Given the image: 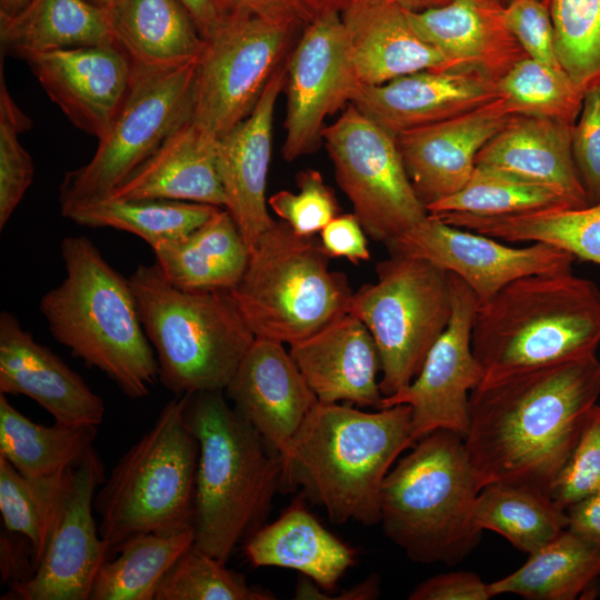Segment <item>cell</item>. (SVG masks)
<instances>
[{"label":"cell","mask_w":600,"mask_h":600,"mask_svg":"<svg viewBox=\"0 0 600 600\" xmlns=\"http://www.w3.org/2000/svg\"><path fill=\"white\" fill-rule=\"evenodd\" d=\"M599 396L596 354L478 384L463 440L481 489L503 483L550 496Z\"/></svg>","instance_id":"6da1fadb"},{"label":"cell","mask_w":600,"mask_h":600,"mask_svg":"<svg viewBox=\"0 0 600 600\" xmlns=\"http://www.w3.org/2000/svg\"><path fill=\"white\" fill-rule=\"evenodd\" d=\"M413 443L408 404L368 412L318 402L281 457L282 489L300 487L334 524L379 523L382 482Z\"/></svg>","instance_id":"7a4b0ae2"},{"label":"cell","mask_w":600,"mask_h":600,"mask_svg":"<svg viewBox=\"0 0 600 600\" xmlns=\"http://www.w3.org/2000/svg\"><path fill=\"white\" fill-rule=\"evenodd\" d=\"M222 391L188 393L186 412L199 442L193 544L227 564L264 524L282 489L283 462Z\"/></svg>","instance_id":"3957f363"},{"label":"cell","mask_w":600,"mask_h":600,"mask_svg":"<svg viewBox=\"0 0 600 600\" xmlns=\"http://www.w3.org/2000/svg\"><path fill=\"white\" fill-rule=\"evenodd\" d=\"M60 249L66 277L39 304L52 337L127 397L148 396L159 368L129 279L87 237H66Z\"/></svg>","instance_id":"277c9868"},{"label":"cell","mask_w":600,"mask_h":600,"mask_svg":"<svg viewBox=\"0 0 600 600\" xmlns=\"http://www.w3.org/2000/svg\"><path fill=\"white\" fill-rule=\"evenodd\" d=\"M599 343L600 289L572 271L510 282L478 306L471 333L480 383L593 356Z\"/></svg>","instance_id":"5b68a950"},{"label":"cell","mask_w":600,"mask_h":600,"mask_svg":"<svg viewBox=\"0 0 600 600\" xmlns=\"http://www.w3.org/2000/svg\"><path fill=\"white\" fill-rule=\"evenodd\" d=\"M480 490L463 437L443 429L428 433L382 482L383 532L414 562L457 563L480 540L472 519Z\"/></svg>","instance_id":"8992f818"},{"label":"cell","mask_w":600,"mask_h":600,"mask_svg":"<svg viewBox=\"0 0 600 600\" xmlns=\"http://www.w3.org/2000/svg\"><path fill=\"white\" fill-rule=\"evenodd\" d=\"M129 282L162 386L176 396L224 390L256 339L231 291L178 288L156 262Z\"/></svg>","instance_id":"52a82bcc"},{"label":"cell","mask_w":600,"mask_h":600,"mask_svg":"<svg viewBox=\"0 0 600 600\" xmlns=\"http://www.w3.org/2000/svg\"><path fill=\"white\" fill-rule=\"evenodd\" d=\"M187 401L188 394H181L166 403L96 493L98 530L113 552L137 534L193 528L199 442Z\"/></svg>","instance_id":"ba28073f"},{"label":"cell","mask_w":600,"mask_h":600,"mask_svg":"<svg viewBox=\"0 0 600 600\" xmlns=\"http://www.w3.org/2000/svg\"><path fill=\"white\" fill-rule=\"evenodd\" d=\"M314 236L274 223L250 250L231 293L256 338L293 344L349 313L353 292Z\"/></svg>","instance_id":"9c48e42d"},{"label":"cell","mask_w":600,"mask_h":600,"mask_svg":"<svg viewBox=\"0 0 600 600\" xmlns=\"http://www.w3.org/2000/svg\"><path fill=\"white\" fill-rule=\"evenodd\" d=\"M376 271L374 283L353 292L349 313L374 340L380 391L390 397L413 381L448 328L452 294L448 272L420 258L390 254Z\"/></svg>","instance_id":"30bf717a"},{"label":"cell","mask_w":600,"mask_h":600,"mask_svg":"<svg viewBox=\"0 0 600 600\" xmlns=\"http://www.w3.org/2000/svg\"><path fill=\"white\" fill-rule=\"evenodd\" d=\"M198 60L170 68L134 64L129 93L91 160L66 173L61 210L108 198L192 118Z\"/></svg>","instance_id":"8fae6325"},{"label":"cell","mask_w":600,"mask_h":600,"mask_svg":"<svg viewBox=\"0 0 600 600\" xmlns=\"http://www.w3.org/2000/svg\"><path fill=\"white\" fill-rule=\"evenodd\" d=\"M303 28L236 9L198 60L192 119L218 138L254 109Z\"/></svg>","instance_id":"7c38bea8"},{"label":"cell","mask_w":600,"mask_h":600,"mask_svg":"<svg viewBox=\"0 0 600 600\" xmlns=\"http://www.w3.org/2000/svg\"><path fill=\"white\" fill-rule=\"evenodd\" d=\"M322 139L336 179L364 232L384 246L429 212L406 172L396 137L349 103Z\"/></svg>","instance_id":"4fadbf2b"},{"label":"cell","mask_w":600,"mask_h":600,"mask_svg":"<svg viewBox=\"0 0 600 600\" xmlns=\"http://www.w3.org/2000/svg\"><path fill=\"white\" fill-rule=\"evenodd\" d=\"M361 86L341 12L322 11L302 29L288 57L284 160L313 152L322 139L324 119L350 103Z\"/></svg>","instance_id":"5bb4252c"},{"label":"cell","mask_w":600,"mask_h":600,"mask_svg":"<svg viewBox=\"0 0 600 600\" xmlns=\"http://www.w3.org/2000/svg\"><path fill=\"white\" fill-rule=\"evenodd\" d=\"M448 274L452 294L448 328L429 351L413 381L394 394L383 397L379 406V409L396 404L411 408L413 442L439 429L464 438L470 423L469 391L483 378V370L471 348L479 306L477 298L461 278L451 272Z\"/></svg>","instance_id":"9a60e30c"},{"label":"cell","mask_w":600,"mask_h":600,"mask_svg":"<svg viewBox=\"0 0 600 600\" xmlns=\"http://www.w3.org/2000/svg\"><path fill=\"white\" fill-rule=\"evenodd\" d=\"M104 467L93 447L71 469L46 553L33 576L9 587L4 600H89L94 579L112 549L93 519Z\"/></svg>","instance_id":"2e32d148"},{"label":"cell","mask_w":600,"mask_h":600,"mask_svg":"<svg viewBox=\"0 0 600 600\" xmlns=\"http://www.w3.org/2000/svg\"><path fill=\"white\" fill-rule=\"evenodd\" d=\"M386 247L390 254L420 258L457 274L470 287L479 306L519 278L571 271L576 260L571 253L546 243L510 247L430 213Z\"/></svg>","instance_id":"e0dca14e"},{"label":"cell","mask_w":600,"mask_h":600,"mask_svg":"<svg viewBox=\"0 0 600 600\" xmlns=\"http://www.w3.org/2000/svg\"><path fill=\"white\" fill-rule=\"evenodd\" d=\"M26 61L69 121L98 140L118 116L134 73L132 60L116 43L48 51Z\"/></svg>","instance_id":"ac0fdd59"},{"label":"cell","mask_w":600,"mask_h":600,"mask_svg":"<svg viewBox=\"0 0 600 600\" xmlns=\"http://www.w3.org/2000/svg\"><path fill=\"white\" fill-rule=\"evenodd\" d=\"M511 116L498 98L457 117L396 136L408 178L426 208L467 183L478 152Z\"/></svg>","instance_id":"d6986e66"},{"label":"cell","mask_w":600,"mask_h":600,"mask_svg":"<svg viewBox=\"0 0 600 600\" xmlns=\"http://www.w3.org/2000/svg\"><path fill=\"white\" fill-rule=\"evenodd\" d=\"M282 344L256 338L224 389L236 411L281 457L319 402Z\"/></svg>","instance_id":"ffe728a7"},{"label":"cell","mask_w":600,"mask_h":600,"mask_svg":"<svg viewBox=\"0 0 600 600\" xmlns=\"http://www.w3.org/2000/svg\"><path fill=\"white\" fill-rule=\"evenodd\" d=\"M0 393L29 397L61 424L98 427L106 413L82 377L8 311L0 314Z\"/></svg>","instance_id":"44dd1931"},{"label":"cell","mask_w":600,"mask_h":600,"mask_svg":"<svg viewBox=\"0 0 600 600\" xmlns=\"http://www.w3.org/2000/svg\"><path fill=\"white\" fill-rule=\"evenodd\" d=\"M287 60L274 72L251 113L219 138L218 169L224 209L251 250L274 223L268 212L266 188L272 150L277 99L287 79Z\"/></svg>","instance_id":"7402d4cb"},{"label":"cell","mask_w":600,"mask_h":600,"mask_svg":"<svg viewBox=\"0 0 600 600\" xmlns=\"http://www.w3.org/2000/svg\"><path fill=\"white\" fill-rule=\"evenodd\" d=\"M498 98L497 82L479 73L423 70L382 84L361 86L350 103L396 137Z\"/></svg>","instance_id":"603a6c76"},{"label":"cell","mask_w":600,"mask_h":600,"mask_svg":"<svg viewBox=\"0 0 600 600\" xmlns=\"http://www.w3.org/2000/svg\"><path fill=\"white\" fill-rule=\"evenodd\" d=\"M413 30L440 51L450 70L472 71L498 82L529 58L510 31L497 0H452L423 11H407Z\"/></svg>","instance_id":"cb8c5ba5"},{"label":"cell","mask_w":600,"mask_h":600,"mask_svg":"<svg viewBox=\"0 0 600 600\" xmlns=\"http://www.w3.org/2000/svg\"><path fill=\"white\" fill-rule=\"evenodd\" d=\"M304 500L301 493L276 521L244 541V554L253 567H279L302 574L294 592L300 600L333 591L356 561L354 549L327 530Z\"/></svg>","instance_id":"d4e9b609"},{"label":"cell","mask_w":600,"mask_h":600,"mask_svg":"<svg viewBox=\"0 0 600 600\" xmlns=\"http://www.w3.org/2000/svg\"><path fill=\"white\" fill-rule=\"evenodd\" d=\"M291 358L319 402L379 409L381 370L374 340L351 313L290 346Z\"/></svg>","instance_id":"484cf974"},{"label":"cell","mask_w":600,"mask_h":600,"mask_svg":"<svg viewBox=\"0 0 600 600\" xmlns=\"http://www.w3.org/2000/svg\"><path fill=\"white\" fill-rule=\"evenodd\" d=\"M348 50L362 86L423 71H447L444 56L411 27L407 10L380 0H353L341 11Z\"/></svg>","instance_id":"4316f807"},{"label":"cell","mask_w":600,"mask_h":600,"mask_svg":"<svg viewBox=\"0 0 600 600\" xmlns=\"http://www.w3.org/2000/svg\"><path fill=\"white\" fill-rule=\"evenodd\" d=\"M573 127L556 119L512 114L478 152L476 166L547 187L572 208L588 207L572 154Z\"/></svg>","instance_id":"83f0119b"},{"label":"cell","mask_w":600,"mask_h":600,"mask_svg":"<svg viewBox=\"0 0 600 600\" xmlns=\"http://www.w3.org/2000/svg\"><path fill=\"white\" fill-rule=\"evenodd\" d=\"M218 143L219 138L214 133L191 118L174 130L108 198L167 199L224 209Z\"/></svg>","instance_id":"f1b7e54d"},{"label":"cell","mask_w":600,"mask_h":600,"mask_svg":"<svg viewBox=\"0 0 600 600\" xmlns=\"http://www.w3.org/2000/svg\"><path fill=\"white\" fill-rule=\"evenodd\" d=\"M150 248L170 283L197 291H231L241 280L250 257L238 226L223 208L183 238Z\"/></svg>","instance_id":"f546056e"},{"label":"cell","mask_w":600,"mask_h":600,"mask_svg":"<svg viewBox=\"0 0 600 600\" xmlns=\"http://www.w3.org/2000/svg\"><path fill=\"white\" fill-rule=\"evenodd\" d=\"M107 10L116 44L136 66L177 67L198 60L206 48L179 0H116Z\"/></svg>","instance_id":"4dcf8cb0"},{"label":"cell","mask_w":600,"mask_h":600,"mask_svg":"<svg viewBox=\"0 0 600 600\" xmlns=\"http://www.w3.org/2000/svg\"><path fill=\"white\" fill-rule=\"evenodd\" d=\"M107 8L86 0H31L11 16H0L1 57L26 60L37 53L113 44Z\"/></svg>","instance_id":"1f68e13d"},{"label":"cell","mask_w":600,"mask_h":600,"mask_svg":"<svg viewBox=\"0 0 600 600\" xmlns=\"http://www.w3.org/2000/svg\"><path fill=\"white\" fill-rule=\"evenodd\" d=\"M443 222L507 242H540L600 266V202L508 216L434 214Z\"/></svg>","instance_id":"d6a6232c"},{"label":"cell","mask_w":600,"mask_h":600,"mask_svg":"<svg viewBox=\"0 0 600 600\" xmlns=\"http://www.w3.org/2000/svg\"><path fill=\"white\" fill-rule=\"evenodd\" d=\"M600 578V548L564 529L529 554L511 574L489 583L491 597L512 593L530 600H573Z\"/></svg>","instance_id":"836d02e7"},{"label":"cell","mask_w":600,"mask_h":600,"mask_svg":"<svg viewBox=\"0 0 600 600\" xmlns=\"http://www.w3.org/2000/svg\"><path fill=\"white\" fill-rule=\"evenodd\" d=\"M97 433V426L36 423L0 393V457L26 477H50L76 467Z\"/></svg>","instance_id":"e575fe53"},{"label":"cell","mask_w":600,"mask_h":600,"mask_svg":"<svg viewBox=\"0 0 600 600\" xmlns=\"http://www.w3.org/2000/svg\"><path fill=\"white\" fill-rule=\"evenodd\" d=\"M219 207L167 199L106 198L61 210L64 218L88 228H112L137 234L150 247L177 240L203 224Z\"/></svg>","instance_id":"d590c367"},{"label":"cell","mask_w":600,"mask_h":600,"mask_svg":"<svg viewBox=\"0 0 600 600\" xmlns=\"http://www.w3.org/2000/svg\"><path fill=\"white\" fill-rule=\"evenodd\" d=\"M472 519L479 530H492L528 554L568 527L566 510L550 496L503 483H490L479 491Z\"/></svg>","instance_id":"8d00e7d4"},{"label":"cell","mask_w":600,"mask_h":600,"mask_svg":"<svg viewBox=\"0 0 600 600\" xmlns=\"http://www.w3.org/2000/svg\"><path fill=\"white\" fill-rule=\"evenodd\" d=\"M194 543V529L141 533L127 539L100 568L89 600H154L164 574Z\"/></svg>","instance_id":"74e56055"},{"label":"cell","mask_w":600,"mask_h":600,"mask_svg":"<svg viewBox=\"0 0 600 600\" xmlns=\"http://www.w3.org/2000/svg\"><path fill=\"white\" fill-rule=\"evenodd\" d=\"M71 469L56 476L29 478L0 457L3 526L30 541L36 570L46 553Z\"/></svg>","instance_id":"f35d334b"},{"label":"cell","mask_w":600,"mask_h":600,"mask_svg":"<svg viewBox=\"0 0 600 600\" xmlns=\"http://www.w3.org/2000/svg\"><path fill=\"white\" fill-rule=\"evenodd\" d=\"M549 208H572L558 192L501 171L476 166L467 183L456 193L427 207L430 214L464 212L508 216Z\"/></svg>","instance_id":"ab89813d"},{"label":"cell","mask_w":600,"mask_h":600,"mask_svg":"<svg viewBox=\"0 0 600 600\" xmlns=\"http://www.w3.org/2000/svg\"><path fill=\"white\" fill-rule=\"evenodd\" d=\"M511 114L550 118L576 124L584 91L564 72L526 58L497 82Z\"/></svg>","instance_id":"60d3db41"},{"label":"cell","mask_w":600,"mask_h":600,"mask_svg":"<svg viewBox=\"0 0 600 600\" xmlns=\"http://www.w3.org/2000/svg\"><path fill=\"white\" fill-rule=\"evenodd\" d=\"M556 52L583 91L600 83V0H551Z\"/></svg>","instance_id":"b9f144b4"},{"label":"cell","mask_w":600,"mask_h":600,"mask_svg":"<svg viewBox=\"0 0 600 600\" xmlns=\"http://www.w3.org/2000/svg\"><path fill=\"white\" fill-rule=\"evenodd\" d=\"M201 551L187 549L161 580L154 600H271L273 594L249 586L244 577Z\"/></svg>","instance_id":"7bdbcfd3"},{"label":"cell","mask_w":600,"mask_h":600,"mask_svg":"<svg viewBox=\"0 0 600 600\" xmlns=\"http://www.w3.org/2000/svg\"><path fill=\"white\" fill-rule=\"evenodd\" d=\"M31 128V120L20 110L6 84L0 68V229L9 221L30 187L34 168L32 158L19 141Z\"/></svg>","instance_id":"ee69618b"},{"label":"cell","mask_w":600,"mask_h":600,"mask_svg":"<svg viewBox=\"0 0 600 600\" xmlns=\"http://www.w3.org/2000/svg\"><path fill=\"white\" fill-rule=\"evenodd\" d=\"M296 182L298 192L280 190L268 199V204L294 233L314 236L340 214L338 200L318 170L298 172Z\"/></svg>","instance_id":"f6af8a7d"},{"label":"cell","mask_w":600,"mask_h":600,"mask_svg":"<svg viewBox=\"0 0 600 600\" xmlns=\"http://www.w3.org/2000/svg\"><path fill=\"white\" fill-rule=\"evenodd\" d=\"M600 489V404H596L550 497L567 509Z\"/></svg>","instance_id":"bcb514c9"},{"label":"cell","mask_w":600,"mask_h":600,"mask_svg":"<svg viewBox=\"0 0 600 600\" xmlns=\"http://www.w3.org/2000/svg\"><path fill=\"white\" fill-rule=\"evenodd\" d=\"M572 154L590 204L600 202V83L584 91Z\"/></svg>","instance_id":"7dc6e473"},{"label":"cell","mask_w":600,"mask_h":600,"mask_svg":"<svg viewBox=\"0 0 600 600\" xmlns=\"http://www.w3.org/2000/svg\"><path fill=\"white\" fill-rule=\"evenodd\" d=\"M504 19L529 58L562 69L548 4L539 0H511L504 6Z\"/></svg>","instance_id":"c3c4849f"},{"label":"cell","mask_w":600,"mask_h":600,"mask_svg":"<svg viewBox=\"0 0 600 600\" xmlns=\"http://www.w3.org/2000/svg\"><path fill=\"white\" fill-rule=\"evenodd\" d=\"M410 600H488L489 583L470 571L441 573L418 584Z\"/></svg>","instance_id":"681fc988"},{"label":"cell","mask_w":600,"mask_h":600,"mask_svg":"<svg viewBox=\"0 0 600 600\" xmlns=\"http://www.w3.org/2000/svg\"><path fill=\"white\" fill-rule=\"evenodd\" d=\"M320 242L330 258H346L358 264L371 257L366 232L354 213L334 217L320 231Z\"/></svg>","instance_id":"f907efd6"},{"label":"cell","mask_w":600,"mask_h":600,"mask_svg":"<svg viewBox=\"0 0 600 600\" xmlns=\"http://www.w3.org/2000/svg\"><path fill=\"white\" fill-rule=\"evenodd\" d=\"M234 9L304 28L318 14L313 0H230Z\"/></svg>","instance_id":"816d5d0a"},{"label":"cell","mask_w":600,"mask_h":600,"mask_svg":"<svg viewBox=\"0 0 600 600\" xmlns=\"http://www.w3.org/2000/svg\"><path fill=\"white\" fill-rule=\"evenodd\" d=\"M0 569L2 582L9 587L29 580L36 569L32 546L20 533L4 531L0 534Z\"/></svg>","instance_id":"f5cc1de1"},{"label":"cell","mask_w":600,"mask_h":600,"mask_svg":"<svg viewBox=\"0 0 600 600\" xmlns=\"http://www.w3.org/2000/svg\"><path fill=\"white\" fill-rule=\"evenodd\" d=\"M568 529L600 548V489L566 509Z\"/></svg>","instance_id":"db71d44e"},{"label":"cell","mask_w":600,"mask_h":600,"mask_svg":"<svg viewBox=\"0 0 600 600\" xmlns=\"http://www.w3.org/2000/svg\"><path fill=\"white\" fill-rule=\"evenodd\" d=\"M204 40L210 39L236 10L230 0H179Z\"/></svg>","instance_id":"11a10c76"},{"label":"cell","mask_w":600,"mask_h":600,"mask_svg":"<svg viewBox=\"0 0 600 600\" xmlns=\"http://www.w3.org/2000/svg\"><path fill=\"white\" fill-rule=\"evenodd\" d=\"M380 579L378 576H371L359 584L342 590L333 599L340 600H372L380 594Z\"/></svg>","instance_id":"9f6ffc18"},{"label":"cell","mask_w":600,"mask_h":600,"mask_svg":"<svg viewBox=\"0 0 600 600\" xmlns=\"http://www.w3.org/2000/svg\"><path fill=\"white\" fill-rule=\"evenodd\" d=\"M401 7L407 11H423L450 3L452 0H380Z\"/></svg>","instance_id":"6f0895ef"},{"label":"cell","mask_w":600,"mask_h":600,"mask_svg":"<svg viewBox=\"0 0 600 600\" xmlns=\"http://www.w3.org/2000/svg\"><path fill=\"white\" fill-rule=\"evenodd\" d=\"M319 13L327 10L342 11L353 0H313Z\"/></svg>","instance_id":"680465c9"},{"label":"cell","mask_w":600,"mask_h":600,"mask_svg":"<svg viewBox=\"0 0 600 600\" xmlns=\"http://www.w3.org/2000/svg\"><path fill=\"white\" fill-rule=\"evenodd\" d=\"M31 0H0V16H11L24 6H27Z\"/></svg>","instance_id":"91938a15"},{"label":"cell","mask_w":600,"mask_h":600,"mask_svg":"<svg viewBox=\"0 0 600 600\" xmlns=\"http://www.w3.org/2000/svg\"><path fill=\"white\" fill-rule=\"evenodd\" d=\"M94 6H99V7H103V8H107L109 7L111 3H113L116 0H86Z\"/></svg>","instance_id":"94428289"},{"label":"cell","mask_w":600,"mask_h":600,"mask_svg":"<svg viewBox=\"0 0 600 600\" xmlns=\"http://www.w3.org/2000/svg\"><path fill=\"white\" fill-rule=\"evenodd\" d=\"M497 1H499L503 6H507L511 0H497ZM539 1L546 3V4H548L550 7V1L551 0H539Z\"/></svg>","instance_id":"6125c7cd"}]
</instances>
